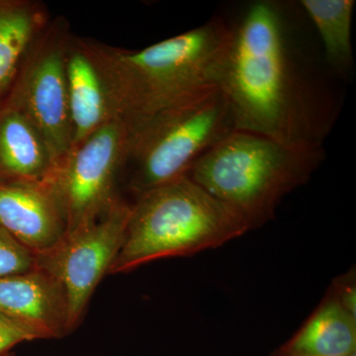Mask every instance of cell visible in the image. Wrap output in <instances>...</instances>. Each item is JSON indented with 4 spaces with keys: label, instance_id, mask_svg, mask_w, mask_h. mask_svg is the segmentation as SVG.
Masks as SVG:
<instances>
[{
    "label": "cell",
    "instance_id": "cell-1",
    "mask_svg": "<svg viewBox=\"0 0 356 356\" xmlns=\"http://www.w3.org/2000/svg\"><path fill=\"white\" fill-rule=\"evenodd\" d=\"M219 88L236 131L297 149L323 147L344 102L343 86L299 1L254 0L226 18Z\"/></svg>",
    "mask_w": 356,
    "mask_h": 356
},
{
    "label": "cell",
    "instance_id": "cell-2",
    "mask_svg": "<svg viewBox=\"0 0 356 356\" xmlns=\"http://www.w3.org/2000/svg\"><path fill=\"white\" fill-rule=\"evenodd\" d=\"M229 38L226 18L217 16L142 50L88 42L115 118L130 133L156 115L218 88Z\"/></svg>",
    "mask_w": 356,
    "mask_h": 356
},
{
    "label": "cell",
    "instance_id": "cell-3",
    "mask_svg": "<svg viewBox=\"0 0 356 356\" xmlns=\"http://www.w3.org/2000/svg\"><path fill=\"white\" fill-rule=\"evenodd\" d=\"M325 159L324 147L297 149L234 131L204 153L185 177L235 210L250 231L273 220L282 199L306 184Z\"/></svg>",
    "mask_w": 356,
    "mask_h": 356
},
{
    "label": "cell",
    "instance_id": "cell-4",
    "mask_svg": "<svg viewBox=\"0 0 356 356\" xmlns=\"http://www.w3.org/2000/svg\"><path fill=\"white\" fill-rule=\"evenodd\" d=\"M248 231L235 210L182 177L145 192L131 204L125 238L108 274L219 248Z\"/></svg>",
    "mask_w": 356,
    "mask_h": 356
},
{
    "label": "cell",
    "instance_id": "cell-5",
    "mask_svg": "<svg viewBox=\"0 0 356 356\" xmlns=\"http://www.w3.org/2000/svg\"><path fill=\"white\" fill-rule=\"evenodd\" d=\"M234 131L235 118L219 86L156 115L129 133V189L137 198L185 177L204 153Z\"/></svg>",
    "mask_w": 356,
    "mask_h": 356
},
{
    "label": "cell",
    "instance_id": "cell-6",
    "mask_svg": "<svg viewBox=\"0 0 356 356\" xmlns=\"http://www.w3.org/2000/svg\"><path fill=\"white\" fill-rule=\"evenodd\" d=\"M72 35L65 20L50 22L34 40L2 103L24 115L58 165L74 147L65 57Z\"/></svg>",
    "mask_w": 356,
    "mask_h": 356
},
{
    "label": "cell",
    "instance_id": "cell-7",
    "mask_svg": "<svg viewBox=\"0 0 356 356\" xmlns=\"http://www.w3.org/2000/svg\"><path fill=\"white\" fill-rule=\"evenodd\" d=\"M129 133L112 120L70 149L47 186L58 203L65 234L95 221L120 199L117 180L127 163Z\"/></svg>",
    "mask_w": 356,
    "mask_h": 356
},
{
    "label": "cell",
    "instance_id": "cell-8",
    "mask_svg": "<svg viewBox=\"0 0 356 356\" xmlns=\"http://www.w3.org/2000/svg\"><path fill=\"white\" fill-rule=\"evenodd\" d=\"M131 204L123 199L102 217L65 234L55 247L35 254V267L64 287L72 332L81 322L89 301L120 250L130 217Z\"/></svg>",
    "mask_w": 356,
    "mask_h": 356
},
{
    "label": "cell",
    "instance_id": "cell-9",
    "mask_svg": "<svg viewBox=\"0 0 356 356\" xmlns=\"http://www.w3.org/2000/svg\"><path fill=\"white\" fill-rule=\"evenodd\" d=\"M0 312L32 330L39 339L70 334L64 287L41 269L0 278Z\"/></svg>",
    "mask_w": 356,
    "mask_h": 356
},
{
    "label": "cell",
    "instance_id": "cell-10",
    "mask_svg": "<svg viewBox=\"0 0 356 356\" xmlns=\"http://www.w3.org/2000/svg\"><path fill=\"white\" fill-rule=\"evenodd\" d=\"M0 226L34 254L65 236L64 218L47 185L0 184Z\"/></svg>",
    "mask_w": 356,
    "mask_h": 356
},
{
    "label": "cell",
    "instance_id": "cell-11",
    "mask_svg": "<svg viewBox=\"0 0 356 356\" xmlns=\"http://www.w3.org/2000/svg\"><path fill=\"white\" fill-rule=\"evenodd\" d=\"M65 74L74 147L116 118L106 84L88 40L70 38Z\"/></svg>",
    "mask_w": 356,
    "mask_h": 356
},
{
    "label": "cell",
    "instance_id": "cell-12",
    "mask_svg": "<svg viewBox=\"0 0 356 356\" xmlns=\"http://www.w3.org/2000/svg\"><path fill=\"white\" fill-rule=\"evenodd\" d=\"M50 149L31 122L0 104V184L47 185L55 170Z\"/></svg>",
    "mask_w": 356,
    "mask_h": 356
},
{
    "label": "cell",
    "instance_id": "cell-13",
    "mask_svg": "<svg viewBox=\"0 0 356 356\" xmlns=\"http://www.w3.org/2000/svg\"><path fill=\"white\" fill-rule=\"evenodd\" d=\"M280 356H346L356 353V316L330 288L296 334L275 350Z\"/></svg>",
    "mask_w": 356,
    "mask_h": 356
},
{
    "label": "cell",
    "instance_id": "cell-14",
    "mask_svg": "<svg viewBox=\"0 0 356 356\" xmlns=\"http://www.w3.org/2000/svg\"><path fill=\"white\" fill-rule=\"evenodd\" d=\"M299 3L315 30L327 67L341 83H350L355 70L351 36L355 0H301Z\"/></svg>",
    "mask_w": 356,
    "mask_h": 356
},
{
    "label": "cell",
    "instance_id": "cell-15",
    "mask_svg": "<svg viewBox=\"0 0 356 356\" xmlns=\"http://www.w3.org/2000/svg\"><path fill=\"white\" fill-rule=\"evenodd\" d=\"M48 23L42 4L0 1V104L13 88L26 53Z\"/></svg>",
    "mask_w": 356,
    "mask_h": 356
},
{
    "label": "cell",
    "instance_id": "cell-16",
    "mask_svg": "<svg viewBox=\"0 0 356 356\" xmlns=\"http://www.w3.org/2000/svg\"><path fill=\"white\" fill-rule=\"evenodd\" d=\"M35 268V254L0 226V278Z\"/></svg>",
    "mask_w": 356,
    "mask_h": 356
},
{
    "label": "cell",
    "instance_id": "cell-17",
    "mask_svg": "<svg viewBox=\"0 0 356 356\" xmlns=\"http://www.w3.org/2000/svg\"><path fill=\"white\" fill-rule=\"evenodd\" d=\"M35 339L39 337L32 330L0 312V356L6 355L16 344Z\"/></svg>",
    "mask_w": 356,
    "mask_h": 356
},
{
    "label": "cell",
    "instance_id": "cell-18",
    "mask_svg": "<svg viewBox=\"0 0 356 356\" xmlns=\"http://www.w3.org/2000/svg\"><path fill=\"white\" fill-rule=\"evenodd\" d=\"M356 281L355 269L343 274L332 282V290L350 313L356 316Z\"/></svg>",
    "mask_w": 356,
    "mask_h": 356
},
{
    "label": "cell",
    "instance_id": "cell-19",
    "mask_svg": "<svg viewBox=\"0 0 356 356\" xmlns=\"http://www.w3.org/2000/svg\"><path fill=\"white\" fill-rule=\"evenodd\" d=\"M346 356H356V353H350V355Z\"/></svg>",
    "mask_w": 356,
    "mask_h": 356
},
{
    "label": "cell",
    "instance_id": "cell-20",
    "mask_svg": "<svg viewBox=\"0 0 356 356\" xmlns=\"http://www.w3.org/2000/svg\"><path fill=\"white\" fill-rule=\"evenodd\" d=\"M270 356H280V355H277V353H276L275 351H274L273 355H271Z\"/></svg>",
    "mask_w": 356,
    "mask_h": 356
},
{
    "label": "cell",
    "instance_id": "cell-21",
    "mask_svg": "<svg viewBox=\"0 0 356 356\" xmlns=\"http://www.w3.org/2000/svg\"><path fill=\"white\" fill-rule=\"evenodd\" d=\"M4 356H10V355H4Z\"/></svg>",
    "mask_w": 356,
    "mask_h": 356
},
{
    "label": "cell",
    "instance_id": "cell-22",
    "mask_svg": "<svg viewBox=\"0 0 356 356\" xmlns=\"http://www.w3.org/2000/svg\"><path fill=\"white\" fill-rule=\"evenodd\" d=\"M0 1H1V0H0Z\"/></svg>",
    "mask_w": 356,
    "mask_h": 356
}]
</instances>
